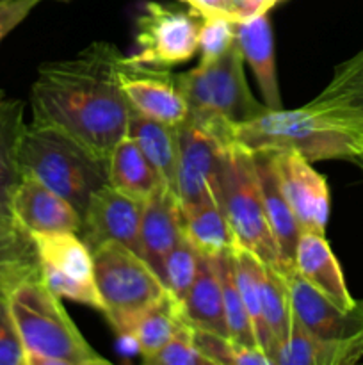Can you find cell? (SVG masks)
I'll return each instance as SVG.
<instances>
[{"label":"cell","instance_id":"1","mask_svg":"<svg viewBox=\"0 0 363 365\" xmlns=\"http://www.w3.org/2000/svg\"><path fill=\"white\" fill-rule=\"evenodd\" d=\"M121 57L110 43L95 41L70 59L41 64L31 89L32 121L60 128L109 163L132 113L117 77Z\"/></svg>","mask_w":363,"mask_h":365},{"label":"cell","instance_id":"2","mask_svg":"<svg viewBox=\"0 0 363 365\" xmlns=\"http://www.w3.org/2000/svg\"><path fill=\"white\" fill-rule=\"evenodd\" d=\"M226 143H237L251 152L294 150L310 163H356L363 157V120L344 107L313 98L299 109H267L253 120L230 123Z\"/></svg>","mask_w":363,"mask_h":365},{"label":"cell","instance_id":"3","mask_svg":"<svg viewBox=\"0 0 363 365\" xmlns=\"http://www.w3.org/2000/svg\"><path fill=\"white\" fill-rule=\"evenodd\" d=\"M9 305L25 351V365H109L91 348L59 296L28 278L9 292Z\"/></svg>","mask_w":363,"mask_h":365},{"label":"cell","instance_id":"4","mask_svg":"<svg viewBox=\"0 0 363 365\" xmlns=\"http://www.w3.org/2000/svg\"><path fill=\"white\" fill-rule=\"evenodd\" d=\"M21 177H32L84 214L91 196L109 184V163L52 125L25 127L18 153Z\"/></svg>","mask_w":363,"mask_h":365},{"label":"cell","instance_id":"5","mask_svg":"<svg viewBox=\"0 0 363 365\" xmlns=\"http://www.w3.org/2000/svg\"><path fill=\"white\" fill-rule=\"evenodd\" d=\"M210 189L237 245L251 252L263 266L273 267L285 277L290 274L281 260L280 248L267 221L251 150L237 143H226Z\"/></svg>","mask_w":363,"mask_h":365},{"label":"cell","instance_id":"6","mask_svg":"<svg viewBox=\"0 0 363 365\" xmlns=\"http://www.w3.org/2000/svg\"><path fill=\"white\" fill-rule=\"evenodd\" d=\"M91 255L103 314L117 335L130 339L141 317L169 294L166 284L144 257L120 242H103Z\"/></svg>","mask_w":363,"mask_h":365},{"label":"cell","instance_id":"7","mask_svg":"<svg viewBox=\"0 0 363 365\" xmlns=\"http://www.w3.org/2000/svg\"><path fill=\"white\" fill-rule=\"evenodd\" d=\"M177 84L189 106V116L242 123L267 110L249 89L244 57L237 41L217 59L177 73Z\"/></svg>","mask_w":363,"mask_h":365},{"label":"cell","instance_id":"8","mask_svg":"<svg viewBox=\"0 0 363 365\" xmlns=\"http://www.w3.org/2000/svg\"><path fill=\"white\" fill-rule=\"evenodd\" d=\"M39 260L41 282L59 298L82 303L103 312L95 284L91 250L77 232L31 235Z\"/></svg>","mask_w":363,"mask_h":365},{"label":"cell","instance_id":"9","mask_svg":"<svg viewBox=\"0 0 363 365\" xmlns=\"http://www.w3.org/2000/svg\"><path fill=\"white\" fill-rule=\"evenodd\" d=\"M201 16L159 2H148L137 16L135 50L128 59L148 66L171 68L198 52Z\"/></svg>","mask_w":363,"mask_h":365},{"label":"cell","instance_id":"10","mask_svg":"<svg viewBox=\"0 0 363 365\" xmlns=\"http://www.w3.org/2000/svg\"><path fill=\"white\" fill-rule=\"evenodd\" d=\"M280 187L302 232L326 234L330 220V187L312 163L294 150L269 152Z\"/></svg>","mask_w":363,"mask_h":365},{"label":"cell","instance_id":"11","mask_svg":"<svg viewBox=\"0 0 363 365\" xmlns=\"http://www.w3.org/2000/svg\"><path fill=\"white\" fill-rule=\"evenodd\" d=\"M141 217L142 202L105 184L89 200L77 234L91 252L114 241L142 257Z\"/></svg>","mask_w":363,"mask_h":365},{"label":"cell","instance_id":"12","mask_svg":"<svg viewBox=\"0 0 363 365\" xmlns=\"http://www.w3.org/2000/svg\"><path fill=\"white\" fill-rule=\"evenodd\" d=\"M117 77L134 110L174 127L187 120L189 106L169 68L132 63L123 56Z\"/></svg>","mask_w":363,"mask_h":365},{"label":"cell","instance_id":"13","mask_svg":"<svg viewBox=\"0 0 363 365\" xmlns=\"http://www.w3.org/2000/svg\"><path fill=\"white\" fill-rule=\"evenodd\" d=\"M180 160H178L177 195L182 209L196 205L212 192L210 184L219 164L224 143L194 118L178 125Z\"/></svg>","mask_w":363,"mask_h":365},{"label":"cell","instance_id":"14","mask_svg":"<svg viewBox=\"0 0 363 365\" xmlns=\"http://www.w3.org/2000/svg\"><path fill=\"white\" fill-rule=\"evenodd\" d=\"M287 284L292 316L306 331L324 341H347L363 334V309L358 302L354 309L342 310L295 269L287 274Z\"/></svg>","mask_w":363,"mask_h":365},{"label":"cell","instance_id":"15","mask_svg":"<svg viewBox=\"0 0 363 365\" xmlns=\"http://www.w3.org/2000/svg\"><path fill=\"white\" fill-rule=\"evenodd\" d=\"M9 209L28 235L80 230L82 216L78 210L32 177H21L13 192Z\"/></svg>","mask_w":363,"mask_h":365},{"label":"cell","instance_id":"16","mask_svg":"<svg viewBox=\"0 0 363 365\" xmlns=\"http://www.w3.org/2000/svg\"><path fill=\"white\" fill-rule=\"evenodd\" d=\"M185 237L184 210L173 189L160 184L148 200L142 202L141 245L146 262L159 273L171 250Z\"/></svg>","mask_w":363,"mask_h":365},{"label":"cell","instance_id":"17","mask_svg":"<svg viewBox=\"0 0 363 365\" xmlns=\"http://www.w3.org/2000/svg\"><path fill=\"white\" fill-rule=\"evenodd\" d=\"M294 267L308 284L327 296L342 310H351L356 307V302L345 285L340 264L322 234L301 232L295 248Z\"/></svg>","mask_w":363,"mask_h":365},{"label":"cell","instance_id":"18","mask_svg":"<svg viewBox=\"0 0 363 365\" xmlns=\"http://www.w3.org/2000/svg\"><path fill=\"white\" fill-rule=\"evenodd\" d=\"M235 41L241 48L244 63H248L255 73L267 109H283L276 75L273 27L267 13L237 21Z\"/></svg>","mask_w":363,"mask_h":365},{"label":"cell","instance_id":"19","mask_svg":"<svg viewBox=\"0 0 363 365\" xmlns=\"http://www.w3.org/2000/svg\"><path fill=\"white\" fill-rule=\"evenodd\" d=\"M255 157L256 173H258L260 191H262L263 209H265L267 221H269L270 232H273L276 245L280 248L281 260L288 273L295 269V248H298L299 237H301V227L298 223L294 210L288 205L283 191L280 187L276 173H274L273 160L269 152H253Z\"/></svg>","mask_w":363,"mask_h":365},{"label":"cell","instance_id":"20","mask_svg":"<svg viewBox=\"0 0 363 365\" xmlns=\"http://www.w3.org/2000/svg\"><path fill=\"white\" fill-rule=\"evenodd\" d=\"M363 356V334L347 341L315 337L292 316L290 331L274 355V365H349Z\"/></svg>","mask_w":363,"mask_h":365},{"label":"cell","instance_id":"21","mask_svg":"<svg viewBox=\"0 0 363 365\" xmlns=\"http://www.w3.org/2000/svg\"><path fill=\"white\" fill-rule=\"evenodd\" d=\"M127 135H130L137 143L162 184L177 192L178 160H180L178 127L162 123V121L153 120V118L132 109Z\"/></svg>","mask_w":363,"mask_h":365},{"label":"cell","instance_id":"22","mask_svg":"<svg viewBox=\"0 0 363 365\" xmlns=\"http://www.w3.org/2000/svg\"><path fill=\"white\" fill-rule=\"evenodd\" d=\"M182 317L192 328L228 337L219 274L214 257H199V267L191 289L180 303Z\"/></svg>","mask_w":363,"mask_h":365},{"label":"cell","instance_id":"23","mask_svg":"<svg viewBox=\"0 0 363 365\" xmlns=\"http://www.w3.org/2000/svg\"><path fill=\"white\" fill-rule=\"evenodd\" d=\"M184 210V234L185 239L198 250L201 255L216 257L224 252H230L237 245L235 235L210 192L206 198L196 205L187 207Z\"/></svg>","mask_w":363,"mask_h":365},{"label":"cell","instance_id":"24","mask_svg":"<svg viewBox=\"0 0 363 365\" xmlns=\"http://www.w3.org/2000/svg\"><path fill=\"white\" fill-rule=\"evenodd\" d=\"M160 184L162 180L137 143L130 135L121 138L109 157V185L139 202H144Z\"/></svg>","mask_w":363,"mask_h":365},{"label":"cell","instance_id":"25","mask_svg":"<svg viewBox=\"0 0 363 365\" xmlns=\"http://www.w3.org/2000/svg\"><path fill=\"white\" fill-rule=\"evenodd\" d=\"M231 259H233L235 280H237L238 292L242 296L248 316L251 319L253 330H255L258 348L273 360L276 355L278 344L270 334L269 327L263 317V303H262V287H260V277H262L263 264L248 250L235 246L231 250Z\"/></svg>","mask_w":363,"mask_h":365},{"label":"cell","instance_id":"26","mask_svg":"<svg viewBox=\"0 0 363 365\" xmlns=\"http://www.w3.org/2000/svg\"><path fill=\"white\" fill-rule=\"evenodd\" d=\"M25 127L23 102L7 98L0 91V207L6 209H9L14 189L21 180L18 153Z\"/></svg>","mask_w":363,"mask_h":365},{"label":"cell","instance_id":"27","mask_svg":"<svg viewBox=\"0 0 363 365\" xmlns=\"http://www.w3.org/2000/svg\"><path fill=\"white\" fill-rule=\"evenodd\" d=\"M214 264H216L217 274H219L221 292H223V309L224 319H226L228 339L233 344L251 349H260L258 342H256L255 330H253L251 319H249L248 310H246L242 296L238 292L237 280H235L231 250L214 257Z\"/></svg>","mask_w":363,"mask_h":365},{"label":"cell","instance_id":"28","mask_svg":"<svg viewBox=\"0 0 363 365\" xmlns=\"http://www.w3.org/2000/svg\"><path fill=\"white\" fill-rule=\"evenodd\" d=\"M182 321L184 317H182L180 303L171 294L160 299L141 317L130 339L135 342L144 362L155 356L167 344Z\"/></svg>","mask_w":363,"mask_h":365},{"label":"cell","instance_id":"29","mask_svg":"<svg viewBox=\"0 0 363 365\" xmlns=\"http://www.w3.org/2000/svg\"><path fill=\"white\" fill-rule=\"evenodd\" d=\"M260 287H262L263 317H265L267 327H269L270 334H273L274 341L280 348L287 341L292 323V305L287 277L278 273L273 267L263 266Z\"/></svg>","mask_w":363,"mask_h":365},{"label":"cell","instance_id":"30","mask_svg":"<svg viewBox=\"0 0 363 365\" xmlns=\"http://www.w3.org/2000/svg\"><path fill=\"white\" fill-rule=\"evenodd\" d=\"M317 98L344 107L363 120V50L335 70L331 82Z\"/></svg>","mask_w":363,"mask_h":365},{"label":"cell","instance_id":"31","mask_svg":"<svg viewBox=\"0 0 363 365\" xmlns=\"http://www.w3.org/2000/svg\"><path fill=\"white\" fill-rule=\"evenodd\" d=\"M192 330H194L196 346L214 365H274L262 349L233 344L228 337L199 328Z\"/></svg>","mask_w":363,"mask_h":365},{"label":"cell","instance_id":"32","mask_svg":"<svg viewBox=\"0 0 363 365\" xmlns=\"http://www.w3.org/2000/svg\"><path fill=\"white\" fill-rule=\"evenodd\" d=\"M199 257H201V253L184 237L164 260L160 278L166 284L167 292L178 303H182V299L185 298L192 282H194L199 267Z\"/></svg>","mask_w":363,"mask_h":365},{"label":"cell","instance_id":"33","mask_svg":"<svg viewBox=\"0 0 363 365\" xmlns=\"http://www.w3.org/2000/svg\"><path fill=\"white\" fill-rule=\"evenodd\" d=\"M39 260L32 237L11 248L0 250V292L9 294L28 278H38Z\"/></svg>","mask_w":363,"mask_h":365},{"label":"cell","instance_id":"34","mask_svg":"<svg viewBox=\"0 0 363 365\" xmlns=\"http://www.w3.org/2000/svg\"><path fill=\"white\" fill-rule=\"evenodd\" d=\"M146 364L153 365H214L199 351V348L194 342V330L191 324L182 321L180 327L173 334V337L167 341V344L146 360Z\"/></svg>","mask_w":363,"mask_h":365},{"label":"cell","instance_id":"35","mask_svg":"<svg viewBox=\"0 0 363 365\" xmlns=\"http://www.w3.org/2000/svg\"><path fill=\"white\" fill-rule=\"evenodd\" d=\"M235 24L237 21L224 16L201 18L198 34L199 63H209L223 56L235 43Z\"/></svg>","mask_w":363,"mask_h":365},{"label":"cell","instance_id":"36","mask_svg":"<svg viewBox=\"0 0 363 365\" xmlns=\"http://www.w3.org/2000/svg\"><path fill=\"white\" fill-rule=\"evenodd\" d=\"M0 365H25V351L9 305V294L0 292Z\"/></svg>","mask_w":363,"mask_h":365},{"label":"cell","instance_id":"37","mask_svg":"<svg viewBox=\"0 0 363 365\" xmlns=\"http://www.w3.org/2000/svg\"><path fill=\"white\" fill-rule=\"evenodd\" d=\"M41 0H0V41L31 14Z\"/></svg>","mask_w":363,"mask_h":365},{"label":"cell","instance_id":"38","mask_svg":"<svg viewBox=\"0 0 363 365\" xmlns=\"http://www.w3.org/2000/svg\"><path fill=\"white\" fill-rule=\"evenodd\" d=\"M28 237L31 235L20 227V223L13 216L11 209L0 207V250L20 245V242L27 241Z\"/></svg>","mask_w":363,"mask_h":365},{"label":"cell","instance_id":"39","mask_svg":"<svg viewBox=\"0 0 363 365\" xmlns=\"http://www.w3.org/2000/svg\"><path fill=\"white\" fill-rule=\"evenodd\" d=\"M182 2L189 4L191 9L196 11L201 18L224 16L237 21L231 9V0H182Z\"/></svg>","mask_w":363,"mask_h":365},{"label":"cell","instance_id":"40","mask_svg":"<svg viewBox=\"0 0 363 365\" xmlns=\"http://www.w3.org/2000/svg\"><path fill=\"white\" fill-rule=\"evenodd\" d=\"M274 6H276L274 0H231V9L237 21L269 13Z\"/></svg>","mask_w":363,"mask_h":365},{"label":"cell","instance_id":"41","mask_svg":"<svg viewBox=\"0 0 363 365\" xmlns=\"http://www.w3.org/2000/svg\"><path fill=\"white\" fill-rule=\"evenodd\" d=\"M354 164H358V166L359 168H362V170H363V157H359V159L358 160H356V163Z\"/></svg>","mask_w":363,"mask_h":365},{"label":"cell","instance_id":"42","mask_svg":"<svg viewBox=\"0 0 363 365\" xmlns=\"http://www.w3.org/2000/svg\"><path fill=\"white\" fill-rule=\"evenodd\" d=\"M359 303V307H362V309H363V299H362V302H358Z\"/></svg>","mask_w":363,"mask_h":365},{"label":"cell","instance_id":"43","mask_svg":"<svg viewBox=\"0 0 363 365\" xmlns=\"http://www.w3.org/2000/svg\"><path fill=\"white\" fill-rule=\"evenodd\" d=\"M274 2H276V4H278V2H280V0H274Z\"/></svg>","mask_w":363,"mask_h":365}]
</instances>
